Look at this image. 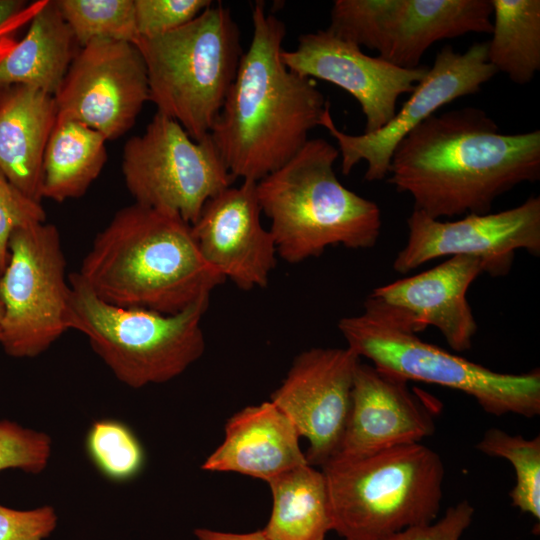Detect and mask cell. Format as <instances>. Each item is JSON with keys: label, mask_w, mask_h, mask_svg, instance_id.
<instances>
[{"label": "cell", "mask_w": 540, "mask_h": 540, "mask_svg": "<svg viewBox=\"0 0 540 540\" xmlns=\"http://www.w3.org/2000/svg\"><path fill=\"white\" fill-rule=\"evenodd\" d=\"M388 176L430 218L486 214L501 195L540 179V131L502 133L472 106L435 113L396 145Z\"/></svg>", "instance_id": "cell-1"}, {"label": "cell", "mask_w": 540, "mask_h": 540, "mask_svg": "<svg viewBox=\"0 0 540 540\" xmlns=\"http://www.w3.org/2000/svg\"><path fill=\"white\" fill-rule=\"evenodd\" d=\"M253 33L210 136L232 177L258 182L287 163L330 105L281 58L286 26L256 1Z\"/></svg>", "instance_id": "cell-2"}, {"label": "cell", "mask_w": 540, "mask_h": 540, "mask_svg": "<svg viewBox=\"0 0 540 540\" xmlns=\"http://www.w3.org/2000/svg\"><path fill=\"white\" fill-rule=\"evenodd\" d=\"M77 273L106 303L161 314L209 300L225 282L201 255L190 224L137 203L95 236Z\"/></svg>", "instance_id": "cell-3"}, {"label": "cell", "mask_w": 540, "mask_h": 540, "mask_svg": "<svg viewBox=\"0 0 540 540\" xmlns=\"http://www.w3.org/2000/svg\"><path fill=\"white\" fill-rule=\"evenodd\" d=\"M339 155L327 140L309 139L287 163L257 182L277 254L288 263L318 257L329 246L371 248L379 239L380 208L340 183L333 168Z\"/></svg>", "instance_id": "cell-4"}, {"label": "cell", "mask_w": 540, "mask_h": 540, "mask_svg": "<svg viewBox=\"0 0 540 540\" xmlns=\"http://www.w3.org/2000/svg\"><path fill=\"white\" fill-rule=\"evenodd\" d=\"M338 329L359 358L407 381L463 392L494 416L540 414V371H492L419 337L424 329L404 311L369 295L363 311L343 317Z\"/></svg>", "instance_id": "cell-5"}, {"label": "cell", "mask_w": 540, "mask_h": 540, "mask_svg": "<svg viewBox=\"0 0 540 540\" xmlns=\"http://www.w3.org/2000/svg\"><path fill=\"white\" fill-rule=\"evenodd\" d=\"M321 468L332 530L344 540H380L438 517L444 465L437 452L421 443L359 458H332Z\"/></svg>", "instance_id": "cell-6"}, {"label": "cell", "mask_w": 540, "mask_h": 540, "mask_svg": "<svg viewBox=\"0 0 540 540\" xmlns=\"http://www.w3.org/2000/svg\"><path fill=\"white\" fill-rule=\"evenodd\" d=\"M134 44L157 112L176 120L195 141L208 136L243 55L230 10L212 3L189 23Z\"/></svg>", "instance_id": "cell-7"}, {"label": "cell", "mask_w": 540, "mask_h": 540, "mask_svg": "<svg viewBox=\"0 0 540 540\" xmlns=\"http://www.w3.org/2000/svg\"><path fill=\"white\" fill-rule=\"evenodd\" d=\"M68 328L82 333L115 377L132 388L168 382L205 351L209 300L175 314L104 302L77 272L69 276Z\"/></svg>", "instance_id": "cell-8"}, {"label": "cell", "mask_w": 540, "mask_h": 540, "mask_svg": "<svg viewBox=\"0 0 540 540\" xmlns=\"http://www.w3.org/2000/svg\"><path fill=\"white\" fill-rule=\"evenodd\" d=\"M69 278L61 236L42 222L17 228L0 276V345L14 358L44 353L68 328Z\"/></svg>", "instance_id": "cell-9"}, {"label": "cell", "mask_w": 540, "mask_h": 540, "mask_svg": "<svg viewBox=\"0 0 540 540\" xmlns=\"http://www.w3.org/2000/svg\"><path fill=\"white\" fill-rule=\"evenodd\" d=\"M121 169L134 203L190 225L206 202L234 180L210 134L195 141L176 120L159 112L142 135L125 143Z\"/></svg>", "instance_id": "cell-10"}, {"label": "cell", "mask_w": 540, "mask_h": 540, "mask_svg": "<svg viewBox=\"0 0 540 540\" xmlns=\"http://www.w3.org/2000/svg\"><path fill=\"white\" fill-rule=\"evenodd\" d=\"M328 31L401 68L435 42L492 31L491 0H335Z\"/></svg>", "instance_id": "cell-11"}, {"label": "cell", "mask_w": 540, "mask_h": 540, "mask_svg": "<svg viewBox=\"0 0 540 540\" xmlns=\"http://www.w3.org/2000/svg\"><path fill=\"white\" fill-rule=\"evenodd\" d=\"M497 70L487 58V42L473 43L465 52L444 46L427 74L410 93L408 100L383 128L360 135L340 131L332 119L330 105L320 122L338 144L344 175L361 161L367 163L364 179L380 181L388 176L396 145L415 127L454 100L472 95L490 81Z\"/></svg>", "instance_id": "cell-12"}, {"label": "cell", "mask_w": 540, "mask_h": 540, "mask_svg": "<svg viewBox=\"0 0 540 540\" xmlns=\"http://www.w3.org/2000/svg\"><path fill=\"white\" fill-rule=\"evenodd\" d=\"M406 223L407 241L393 262L401 274L437 258L463 255L480 259L484 273L501 277L511 270L516 251L540 255L539 196L507 210L468 214L456 221L433 219L413 209Z\"/></svg>", "instance_id": "cell-13"}, {"label": "cell", "mask_w": 540, "mask_h": 540, "mask_svg": "<svg viewBox=\"0 0 540 540\" xmlns=\"http://www.w3.org/2000/svg\"><path fill=\"white\" fill-rule=\"evenodd\" d=\"M53 97L57 117L115 140L133 127L150 101L143 57L134 43L92 40L79 49Z\"/></svg>", "instance_id": "cell-14"}, {"label": "cell", "mask_w": 540, "mask_h": 540, "mask_svg": "<svg viewBox=\"0 0 540 540\" xmlns=\"http://www.w3.org/2000/svg\"><path fill=\"white\" fill-rule=\"evenodd\" d=\"M360 358L346 348H311L294 359L273 402L309 443L311 466L322 467L338 451L346 426Z\"/></svg>", "instance_id": "cell-15"}, {"label": "cell", "mask_w": 540, "mask_h": 540, "mask_svg": "<svg viewBox=\"0 0 540 540\" xmlns=\"http://www.w3.org/2000/svg\"><path fill=\"white\" fill-rule=\"evenodd\" d=\"M291 71L336 85L353 96L365 116L363 133L386 126L397 112V101L411 93L429 67L401 68L362 52L356 44L327 29L299 36L296 49L282 51Z\"/></svg>", "instance_id": "cell-16"}, {"label": "cell", "mask_w": 540, "mask_h": 540, "mask_svg": "<svg viewBox=\"0 0 540 540\" xmlns=\"http://www.w3.org/2000/svg\"><path fill=\"white\" fill-rule=\"evenodd\" d=\"M408 382L359 361L346 426L332 458L364 457L392 447L420 443L432 435L435 431L432 398L417 394Z\"/></svg>", "instance_id": "cell-17"}, {"label": "cell", "mask_w": 540, "mask_h": 540, "mask_svg": "<svg viewBox=\"0 0 540 540\" xmlns=\"http://www.w3.org/2000/svg\"><path fill=\"white\" fill-rule=\"evenodd\" d=\"M257 182L243 180L204 205L191 225L203 258L243 290L263 288L276 265V245L260 220Z\"/></svg>", "instance_id": "cell-18"}, {"label": "cell", "mask_w": 540, "mask_h": 540, "mask_svg": "<svg viewBox=\"0 0 540 540\" xmlns=\"http://www.w3.org/2000/svg\"><path fill=\"white\" fill-rule=\"evenodd\" d=\"M482 273L480 259L453 256L429 270L377 287L370 295L409 314L423 329L435 327L451 349L463 352L472 347L477 332L467 291Z\"/></svg>", "instance_id": "cell-19"}, {"label": "cell", "mask_w": 540, "mask_h": 540, "mask_svg": "<svg viewBox=\"0 0 540 540\" xmlns=\"http://www.w3.org/2000/svg\"><path fill=\"white\" fill-rule=\"evenodd\" d=\"M292 421L273 402L248 406L231 416L221 445L202 469L236 472L269 482L298 466L308 464Z\"/></svg>", "instance_id": "cell-20"}, {"label": "cell", "mask_w": 540, "mask_h": 540, "mask_svg": "<svg viewBox=\"0 0 540 540\" xmlns=\"http://www.w3.org/2000/svg\"><path fill=\"white\" fill-rule=\"evenodd\" d=\"M56 119L52 95L31 86H0V169L40 203L43 155Z\"/></svg>", "instance_id": "cell-21"}, {"label": "cell", "mask_w": 540, "mask_h": 540, "mask_svg": "<svg viewBox=\"0 0 540 540\" xmlns=\"http://www.w3.org/2000/svg\"><path fill=\"white\" fill-rule=\"evenodd\" d=\"M80 48L55 1H44L25 36L0 55V86H31L54 96Z\"/></svg>", "instance_id": "cell-22"}, {"label": "cell", "mask_w": 540, "mask_h": 540, "mask_svg": "<svg viewBox=\"0 0 540 540\" xmlns=\"http://www.w3.org/2000/svg\"><path fill=\"white\" fill-rule=\"evenodd\" d=\"M107 140L98 131L57 117L42 162V197L62 203L83 196L107 159Z\"/></svg>", "instance_id": "cell-23"}, {"label": "cell", "mask_w": 540, "mask_h": 540, "mask_svg": "<svg viewBox=\"0 0 540 540\" xmlns=\"http://www.w3.org/2000/svg\"><path fill=\"white\" fill-rule=\"evenodd\" d=\"M267 483L273 498L263 528L268 540H325L332 519L322 470L304 464Z\"/></svg>", "instance_id": "cell-24"}, {"label": "cell", "mask_w": 540, "mask_h": 540, "mask_svg": "<svg viewBox=\"0 0 540 540\" xmlns=\"http://www.w3.org/2000/svg\"><path fill=\"white\" fill-rule=\"evenodd\" d=\"M491 4L488 61L515 84H529L540 70V1L491 0Z\"/></svg>", "instance_id": "cell-25"}, {"label": "cell", "mask_w": 540, "mask_h": 540, "mask_svg": "<svg viewBox=\"0 0 540 540\" xmlns=\"http://www.w3.org/2000/svg\"><path fill=\"white\" fill-rule=\"evenodd\" d=\"M476 448L491 457L506 459L515 470L516 484L510 492L512 506L540 520V438L491 428L485 432Z\"/></svg>", "instance_id": "cell-26"}, {"label": "cell", "mask_w": 540, "mask_h": 540, "mask_svg": "<svg viewBox=\"0 0 540 540\" xmlns=\"http://www.w3.org/2000/svg\"><path fill=\"white\" fill-rule=\"evenodd\" d=\"M78 45L95 39L135 43L138 33L134 0H57Z\"/></svg>", "instance_id": "cell-27"}, {"label": "cell", "mask_w": 540, "mask_h": 540, "mask_svg": "<svg viewBox=\"0 0 540 540\" xmlns=\"http://www.w3.org/2000/svg\"><path fill=\"white\" fill-rule=\"evenodd\" d=\"M86 451L93 464L108 479L123 482L134 478L144 465L143 448L125 424L99 420L89 428Z\"/></svg>", "instance_id": "cell-28"}, {"label": "cell", "mask_w": 540, "mask_h": 540, "mask_svg": "<svg viewBox=\"0 0 540 540\" xmlns=\"http://www.w3.org/2000/svg\"><path fill=\"white\" fill-rule=\"evenodd\" d=\"M51 454V439L15 422L0 421V472L20 469L27 473L42 472Z\"/></svg>", "instance_id": "cell-29"}, {"label": "cell", "mask_w": 540, "mask_h": 540, "mask_svg": "<svg viewBox=\"0 0 540 540\" xmlns=\"http://www.w3.org/2000/svg\"><path fill=\"white\" fill-rule=\"evenodd\" d=\"M211 0H134L138 38L173 31L196 18Z\"/></svg>", "instance_id": "cell-30"}, {"label": "cell", "mask_w": 540, "mask_h": 540, "mask_svg": "<svg viewBox=\"0 0 540 540\" xmlns=\"http://www.w3.org/2000/svg\"><path fill=\"white\" fill-rule=\"evenodd\" d=\"M42 222H46L42 204L21 192L0 169V260L4 267L13 231Z\"/></svg>", "instance_id": "cell-31"}, {"label": "cell", "mask_w": 540, "mask_h": 540, "mask_svg": "<svg viewBox=\"0 0 540 540\" xmlns=\"http://www.w3.org/2000/svg\"><path fill=\"white\" fill-rule=\"evenodd\" d=\"M474 512V507L463 500L449 507L440 519L402 529L380 540H461Z\"/></svg>", "instance_id": "cell-32"}, {"label": "cell", "mask_w": 540, "mask_h": 540, "mask_svg": "<svg viewBox=\"0 0 540 540\" xmlns=\"http://www.w3.org/2000/svg\"><path fill=\"white\" fill-rule=\"evenodd\" d=\"M57 524L51 506L15 510L0 504V540H43Z\"/></svg>", "instance_id": "cell-33"}, {"label": "cell", "mask_w": 540, "mask_h": 540, "mask_svg": "<svg viewBox=\"0 0 540 540\" xmlns=\"http://www.w3.org/2000/svg\"><path fill=\"white\" fill-rule=\"evenodd\" d=\"M26 7L27 2L23 0H0V45L13 30Z\"/></svg>", "instance_id": "cell-34"}, {"label": "cell", "mask_w": 540, "mask_h": 540, "mask_svg": "<svg viewBox=\"0 0 540 540\" xmlns=\"http://www.w3.org/2000/svg\"><path fill=\"white\" fill-rule=\"evenodd\" d=\"M194 534L198 540H268L263 529L248 533H233L197 528Z\"/></svg>", "instance_id": "cell-35"}, {"label": "cell", "mask_w": 540, "mask_h": 540, "mask_svg": "<svg viewBox=\"0 0 540 540\" xmlns=\"http://www.w3.org/2000/svg\"><path fill=\"white\" fill-rule=\"evenodd\" d=\"M2 317H3V306L2 302L0 300V339H1V323H2Z\"/></svg>", "instance_id": "cell-36"}, {"label": "cell", "mask_w": 540, "mask_h": 540, "mask_svg": "<svg viewBox=\"0 0 540 540\" xmlns=\"http://www.w3.org/2000/svg\"><path fill=\"white\" fill-rule=\"evenodd\" d=\"M3 269H4V266H3V264H2V262H1V260H0V276H1V274H2Z\"/></svg>", "instance_id": "cell-37"}]
</instances>
